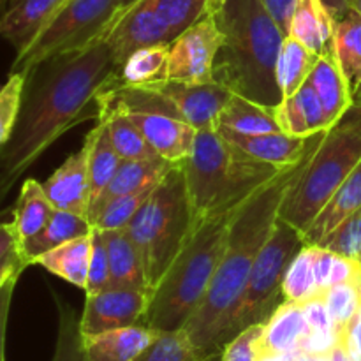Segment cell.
<instances>
[{
	"mask_svg": "<svg viewBox=\"0 0 361 361\" xmlns=\"http://www.w3.org/2000/svg\"><path fill=\"white\" fill-rule=\"evenodd\" d=\"M116 74L118 66L104 37L48 56L28 71L16 127L0 148V204L66 130L81 120L97 118L95 99L115 83Z\"/></svg>",
	"mask_w": 361,
	"mask_h": 361,
	"instance_id": "cell-1",
	"label": "cell"
},
{
	"mask_svg": "<svg viewBox=\"0 0 361 361\" xmlns=\"http://www.w3.org/2000/svg\"><path fill=\"white\" fill-rule=\"evenodd\" d=\"M323 137L298 162L282 168L254 192L233 217L217 274L200 309L183 328L203 358L226 348V334L254 263L277 224L282 203Z\"/></svg>",
	"mask_w": 361,
	"mask_h": 361,
	"instance_id": "cell-2",
	"label": "cell"
},
{
	"mask_svg": "<svg viewBox=\"0 0 361 361\" xmlns=\"http://www.w3.org/2000/svg\"><path fill=\"white\" fill-rule=\"evenodd\" d=\"M214 18L222 35L214 62L215 83L261 106L277 108L284 99L277 81L284 30L261 0H226Z\"/></svg>",
	"mask_w": 361,
	"mask_h": 361,
	"instance_id": "cell-3",
	"label": "cell"
},
{
	"mask_svg": "<svg viewBox=\"0 0 361 361\" xmlns=\"http://www.w3.org/2000/svg\"><path fill=\"white\" fill-rule=\"evenodd\" d=\"M238 208L212 215L194 226L189 242L152 291L141 324L155 331H178L185 328L217 274L229 226Z\"/></svg>",
	"mask_w": 361,
	"mask_h": 361,
	"instance_id": "cell-4",
	"label": "cell"
},
{
	"mask_svg": "<svg viewBox=\"0 0 361 361\" xmlns=\"http://www.w3.org/2000/svg\"><path fill=\"white\" fill-rule=\"evenodd\" d=\"M180 166L196 224L238 208L282 169L250 157L217 129L197 130L192 154Z\"/></svg>",
	"mask_w": 361,
	"mask_h": 361,
	"instance_id": "cell-5",
	"label": "cell"
},
{
	"mask_svg": "<svg viewBox=\"0 0 361 361\" xmlns=\"http://www.w3.org/2000/svg\"><path fill=\"white\" fill-rule=\"evenodd\" d=\"M194 226L185 175L175 164L126 228L140 250L150 295L189 242Z\"/></svg>",
	"mask_w": 361,
	"mask_h": 361,
	"instance_id": "cell-6",
	"label": "cell"
},
{
	"mask_svg": "<svg viewBox=\"0 0 361 361\" xmlns=\"http://www.w3.org/2000/svg\"><path fill=\"white\" fill-rule=\"evenodd\" d=\"M360 161V134L342 123L331 127L289 190L279 217L305 233Z\"/></svg>",
	"mask_w": 361,
	"mask_h": 361,
	"instance_id": "cell-7",
	"label": "cell"
},
{
	"mask_svg": "<svg viewBox=\"0 0 361 361\" xmlns=\"http://www.w3.org/2000/svg\"><path fill=\"white\" fill-rule=\"evenodd\" d=\"M305 245L303 233L279 217L247 279L226 334V344L245 328L267 323L277 307L286 302L282 293L286 271Z\"/></svg>",
	"mask_w": 361,
	"mask_h": 361,
	"instance_id": "cell-8",
	"label": "cell"
},
{
	"mask_svg": "<svg viewBox=\"0 0 361 361\" xmlns=\"http://www.w3.org/2000/svg\"><path fill=\"white\" fill-rule=\"evenodd\" d=\"M116 13L118 0H66L34 44L14 59L11 73H28L48 56L85 48L104 37Z\"/></svg>",
	"mask_w": 361,
	"mask_h": 361,
	"instance_id": "cell-9",
	"label": "cell"
},
{
	"mask_svg": "<svg viewBox=\"0 0 361 361\" xmlns=\"http://www.w3.org/2000/svg\"><path fill=\"white\" fill-rule=\"evenodd\" d=\"M222 35L212 13L168 44V80L183 83L214 81V62Z\"/></svg>",
	"mask_w": 361,
	"mask_h": 361,
	"instance_id": "cell-10",
	"label": "cell"
},
{
	"mask_svg": "<svg viewBox=\"0 0 361 361\" xmlns=\"http://www.w3.org/2000/svg\"><path fill=\"white\" fill-rule=\"evenodd\" d=\"M150 293L141 289L108 288L95 295H87L80 330L83 337L129 328L143 323Z\"/></svg>",
	"mask_w": 361,
	"mask_h": 361,
	"instance_id": "cell-11",
	"label": "cell"
},
{
	"mask_svg": "<svg viewBox=\"0 0 361 361\" xmlns=\"http://www.w3.org/2000/svg\"><path fill=\"white\" fill-rule=\"evenodd\" d=\"M116 66H122L130 53L148 46L169 44L168 30L162 25L154 0H137L126 13L116 16L104 35Z\"/></svg>",
	"mask_w": 361,
	"mask_h": 361,
	"instance_id": "cell-12",
	"label": "cell"
},
{
	"mask_svg": "<svg viewBox=\"0 0 361 361\" xmlns=\"http://www.w3.org/2000/svg\"><path fill=\"white\" fill-rule=\"evenodd\" d=\"M155 88L176 106L182 118L196 130L217 129L219 116L233 95L229 88L215 81L183 83L168 80Z\"/></svg>",
	"mask_w": 361,
	"mask_h": 361,
	"instance_id": "cell-13",
	"label": "cell"
},
{
	"mask_svg": "<svg viewBox=\"0 0 361 361\" xmlns=\"http://www.w3.org/2000/svg\"><path fill=\"white\" fill-rule=\"evenodd\" d=\"M66 0H11L0 18V35L23 55L55 18Z\"/></svg>",
	"mask_w": 361,
	"mask_h": 361,
	"instance_id": "cell-14",
	"label": "cell"
},
{
	"mask_svg": "<svg viewBox=\"0 0 361 361\" xmlns=\"http://www.w3.org/2000/svg\"><path fill=\"white\" fill-rule=\"evenodd\" d=\"M48 200L56 210L71 212L88 219L90 210V180H88V150L81 147L66 159L62 166L42 183Z\"/></svg>",
	"mask_w": 361,
	"mask_h": 361,
	"instance_id": "cell-15",
	"label": "cell"
},
{
	"mask_svg": "<svg viewBox=\"0 0 361 361\" xmlns=\"http://www.w3.org/2000/svg\"><path fill=\"white\" fill-rule=\"evenodd\" d=\"M217 130L226 140H229L236 147L242 148L245 154H249L250 157L277 166V168H286V166L298 162L328 133L326 130V133L314 134L310 137H296L289 136L282 130L267 134H238L222 129V127H217Z\"/></svg>",
	"mask_w": 361,
	"mask_h": 361,
	"instance_id": "cell-16",
	"label": "cell"
},
{
	"mask_svg": "<svg viewBox=\"0 0 361 361\" xmlns=\"http://www.w3.org/2000/svg\"><path fill=\"white\" fill-rule=\"evenodd\" d=\"M129 116L159 157L180 164L192 154L197 130L185 120L164 113H133Z\"/></svg>",
	"mask_w": 361,
	"mask_h": 361,
	"instance_id": "cell-17",
	"label": "cell"
},
{
	"mask_svg": "<svg viewBox=\"0 0 361 361\" xmlns=\"http://www.w3.org/2000/svg\"><path fill=\"white\" fill-rule=\"evenodd\" d=\"M335 21L323 0H296L289 34L312 49L317 56H335Z\"/></svg>",
	"mask_w": 361,
	"mask_h": 361,
	"instance_id": "cell-18",
	"label": "cell"
},
{
	"mask_svg": "<svg viewBox=\"0 0 361 361\" xmlns=\"http://www.w3.org/2000/svg\"><path fill=\"white\" fill-rule=\"evenodd\" d=\"M173 166H175V162L166 161L159 155L157 157L122 161L109 185L106 187L104 192L99 196V200L88 212V221L92 222L95 214L115 197L127 196V194L137 192V190L148 189V187H155L168 175Z\"/></svg>",
	"mask_w": 361,
	"mask_h": 361,
	"instance_id": "cell-19",
	"label": "cell"
},
{
	"mask_svg": "<svg viewBox=\"0 0 361 361\" xmlns=\"http://www.w3.org/2000/svg\"><path fill=\"white\" fill-rule=\"evenodd\" d=\"M275 116L282 133L296 137H310L330 130L324 109L309 81L291 97L282 99L275 108Z\"/></svg>",
	"mask_w": 361,
	"mask_h": 361,
	"instance_id": "cell-20",
	"label": "cell"
},
{
	"mask_svg": "<svg viewBox=\"0 0 361 361\" xmlns=\"http://www.w3.org/2000/svg\"><path fill=\"white\" fill-rule=\"evenodd\" d=\"M157 331L145 324L83 337L85 361H134Z\"/></svg>",
	"mask_w": 361,
	"mask_h": 361,
	"instance_id": "cell-21",
	"label": "cell"
},
{
	"mask_svg": "<svg viewBox=\"0 0 361 361\" xmlns=\"http://www.w3.org/2000/svg\"><path fill=\"white\" fill-rule=\"evenodd\" d=\"M102 236H104L109 261L108 288L141 289V291L150 293L140 250L127 229H104Z\"/></svg>",
	"mask_w": 361,
	"mask_h": 361,
	"instance_id": "cell-22",
	"label": "cell"
},
{
	"mask_svg": "<svg viewBox=\"0 0 361 361\" xmlns=\"http://www.w3.org/2000/svg\"><path fill=\"white\" fill-rule=\"evenodd\" d=\"M330 127H335L353 106V92L335 56H319L309 76Z\"/></svg>",
	"mask_w": 361,
	"mask_h": 361,
	"instance_id": "cell-23",
	"label": "cell"
},
{
	"mask_svg": "<svg viewBox=\"0 0 361 361\" xmlns=\"http://www.w3.org/2000/svg\"><path fill=\"white\" fill-rule=\"evenodd\" d=\"M309 331L310 328L307 324L302 303L286 300L264 323L259 342L261 355L264 353H300V345Z\"/></svg>",
	"mask_w": 361,
	"mask_h": 361,
	"instance_id": "cell-24",
	"label": "cell"
},
{
	"mask_svg": "<svg viewBox=\"0 0 361 361\" xmlns=\"http://www.w3.org/2000/svg\"><path fill=\"white\" fill-rule=\"evenodd\" d=\"M92 229H94V226L83 215H76L71 214V212L56 210L55 208L51 217H49L48 224L37 235L28 238L20 247V252L28 264H34V261L39 256L63 245V243L71 242V240L90 235Z\"/></svg>",
	"mask_w": 361,
	"mask_h": 361,
	"instance_id": "cell-25",
	"label": "cell"
},
{
	"mask_svg": "<svg viewBox=\"0 0 361 361\" xmlns=\"http://www.w3.org/2000/svg\"><path fill=\"white\" fill-rule=\"evenodd\" d=\"M361 208V161L360 164L353 169L351 175L345 178L337 189V192L331 196L326 207L319 212L312 224L309 226L303 238H305L307 245H316L319 243L328 233L334 231L344 219L355 214L356 210Z\"/></svg>",
	"mask_w": 361,
	"mask_h": 361,
	"instance_id": "cell-26",
	"label": "cell"
},
{
	"mask_svg": "<svg viewBox=\"0 0 361 361\" xmlns=\"http://www.w3.org/2000/svg\"><path fill=\"white\" fill-rule=\"evenodd\" d=\"M90 252H92V233L81 238L71 240L49 252L42 254L34 264H39L49 274L63 279L69 284L83 289L87 288L88 277V264H90Z\"/></svg>",
	"mask_w": 361,
	"mask_h": 361,
	"instance_id": "cell-27",
	"label": "cell"
},
{
	"mask_svg": "<svg viewBox=\"0 0 361 361\" xmlns=\"http://www.w3.org/2000/svg\"><path fill=\"white\" fill-rule=\"evenodd\" d=\"M83 145L88 150V180H90L92 208L113 180L116 169L122 164V159L116 154L115 147L109 140L106 123L102 120H97L94 129L87 134V140H85Z\"/></svg>",
	"mask_w": 361,
	"mask_h": 361,
	"instance_id": "cell-28",
	"label": "cell"
},
{
	"mask_svg": "<svg viewBox=\"0 0 361 361\" xmlns=\"http://www.w3.org/2000/svg\"><path fill=\"white\" fill-rule=\"evenodd\" d=\"M55 207L48 200L42 183L35 178H27L21 183L20 196L13 208V226L16 229L20 247L27 242L28 238L37 235L51 217Z\"/></svg>",
	"mask_w": 361,
	"mask_h": 361,
	"instance_id": "cell-29",
	"label": "cell"
},
{
	"mask_svg": "<svg viewBox=\"0 0 361 361\" xmlns=\"http://www.w3.org/2000/svg\"><path fill=\"white\" fill-rule=\"evenodd\" d=\"M168 81V44L148 46L130 53L120 66L116 85L155 88Z\"/></svg>",
	"mask_w": 361,
	"mask_h": 361,
	"instance_id": "cell-30",
	"label": "cell"
},
{
	"mask_svg": "<svg viewBox=\"0 0 361 361\" xmlns=\"http://www.w3.org/2000/svg\"><path fill=\"white\" fill-rule=\"evenodd\" d=\"M217 127L238 134H267L281 130L275 116V108H267L233 94L219 116Z\"/></svg>",
	"mask_w": 361,
	"mask_h": 361,
	"instance_id": "cell-31",
	"label": "cell"
},
{
	"mask_svg": "<svg viewBox=\"0 0 361 361\" xmlns=\"http://www.w3.org/2000/svg\"><path fill=\"white\" fill-rule=\"evenodd\" d=\"M335 59L351 87L353 95L361 85V16L348 9L335 21Z\"/></svg>",
	"mask_w": 361,
	"mask_h": 361,
	"instance_id": "cell-32",
	"label": "cell"
},
{
	"mask_svg": "<svg viewBox=\"0 0 361 361\" xmlns=\"http://www.w3.org/2000/svg\"><path fill=\"white\" fill-rule=\"evenodd\" d=\"M319 56L298 39L286 35L277 62V81L282 97H291L309 80Z\"/></svg>",
	"mask_w": 361,
	"mask_h": 361,
	"instance_id": "cell-33",
	"label": "cell"
},
{
	"mask_svg": "<svg viewBox=\"0 0 361 361\" xmlns=\"http://www.w3.org/2000/svg\"><path fill=\"white\" fill-rule=\"evenodd\" d=\"M97 120H102L106 123L109 140L122 161L157 157L155 150L148 145L147 137L143 136L140 127L130 120L129 115L118 111V109H101L97 113Z\"/></svg>",
	"mask_w": 361,
	"mask_h": 361,
	"instance_id": "cell-34",
	"label": "cell"
},
{
	"mask_svg": "<svg viewBox=\"0 0 361 361\" xmlns=\"http://www.w3.org/2000/svg\"><path fill=\"white\" fill-rule=\"evenodd\" d=\"M203 355L190 342L185 330L157 331L154 341L134 361H203Z\"/></svg>",
	"mask_w": 361,
	"mask_h": 361,
	"instance_id": "cell-35",
	"label": "cell"
},
{
	"mask_svg": "<svg viewBox=\"0 0 361 361\" xmlns=\"http://www.w3.org/2000/svg\"><path fill=\"white\" fill-rule=\"evenodd\" d=\"M282 293L288 302L303 303L321 295L316 284L312 261V245H305L293 259L282 282Z\"/></svg>",
	"mask_w": 361,
	"mask_h": 361,
	"instance_id": "cell-36",
	"label": "cell"
},
{
	"mask_svg": "<svg viewBox=\"0 0 361 361\" xmlns=\"http://www.w3.org/2000/svg\"><path fill=\"white\" fill-rule=\"evenodd\" d=\"M323 298L335 330L342 334L361 310V275L355 281L341 282L328 288L323 293Z\"/></svg>",
	"mask_w": 361,
	"mask_h": 361,
	"instance_id": "cell-37",
	"label": "cell"
},
{
	"mask_svg": "<svg viewBox=\"0 0 361 361\" xmlns=\"http://www.w3.org/2000/svg\"><path fill=\"white\" fill-rule=\"evenodd\" d=\"M154 6L171 42L204 14L210 13L208 0H154Z\"/></svg>",
	"mask_w": 361,
	"mask_h": 361,
	"instance_id": "cell-38",
	"label": "cell"
},
{
	"mask_svg": "<svg viewBox=\"0 0 361 361\" xmlns=\"http://www.w3.org/2000/svg\"><path fill=\"white\" fill-rule=\"evenodd\" d=\"M55 302L59 305V335L51 361H85L80 319L67 303L60 298H55Z\"/></svg>",
	"mask_w": 361,
	"mask_h": 361,
	"instance_id": "cell-39",
	"label": "cell"
},
{
	"mask_svg": "<svg viewBox=\"0 0 361 361\" xmlns=\"http://www.w3.org/2000/svg\"><path fill=\"white\" fill-rule=\"evenodd\" d=\"M154 189L155 187H148V189L137 190V192L127 194V196L115 197L95 214V217L92 219V226L102 229V231L104 229H126Z\"/></svg>",
	"mask_w": 361,
	"mask_h": 361,
	"instance_id": "cell-40",
	"label": "cell"
},
{
	"mask_svg": "<svg viewBox=\"0 0 361 361\" xmlns=\"http://www.w3.org/2000/svg\"><path fill=\"white\" fill-rule=\"evenodd\" d=\"M321 249L330 250L337 256L360 261L361 257V208L328 233L319 243Z\"/></svg>",
	"mask_w": 361,
	"mask_h": 361,
	"instance_id": "cell-41",
	"label": "cell"
},
{
	"mask_svg": "<svg viewBox=\"0 0 361 361\" xmlns=\"http://www.w3.org/2000/svg\"><path fill=\"white\" fill-rule=\"evenodd\" d=\"M27 73H9L6 83L0 87V148L9 141L23 101Z\"/></svg>",
	"mask_w": 361,
	"mask_h": 361,
	"instance_id": "cell-42",
	"label": "cell"
},
{
	"mask_svg": "<svg viewBox=\"0 0 361 361\" xmlns=\"http://www.w3.org/2000/svg\"><path fill=\"white\" fill-rule=\"evenodd\" d=\"M109 286V261H108V250H106L104 236L99 228L92 229V252H90V264H88V277H87V288L85 293L87 295H95Z\"/></svg>",
	"mask_w": 361,
	"mask_h": 361,
	"instance_id": "cell-43",
	"label": "cell"
},
{
	"mask_svg": "<svg viewBox=\"0 0 361 361\" xmlns=\"http://www.w3.org/2000/svg\"><path fill=\"white\" fill-rule=\"evenodd\" d=\"M264 324H252L240 331L231 342L222 349V361H257L261 356V335Z\"/></svg>",
	"mask_w": 361,
	"mask_h": 361,
	"instance_id": "cell-44",
	"label": "cell"
},
{
	"mask_svg": "<svg viewBox=\"0 0 361 361\" xmlns=\"http://www.w3.org/2000/svg\"><path fill=\"white\" fill-rule=\"evenodd\" d=\"M302 305H303V312H305L307 324H309L310 330L337 331L334 326V321H331V317H330V312H328V307H326V303H324L323 295L314 296V298L303 302Z\"/></svg>",
	"mask_w": 361,
	"mask_h": 361,
	"instance_id": "cell-45",
	"label": "cell"
},
{
	"mask_svg": "<svg viewBox=\"0 0 361 361\" xmlns=\"http://www.w3.org/2000/svg\"><path fill=\"white\" fill-rule=\"evenodd\" d=\"M20 277L11 279L6 284V288L0 291V361H6V331H7V319H9L11 302H13L14 289H16Z\"/></svg>",
	"mask_w": 361,
	"mask_h": 361,
	"instance_id": "cell-46",
	"label": "cell"
},
{
	"mask_svg": "<svg viewBox=\"0 0 361 361\" xmlns=\"http://www.w3.org/2000/svg\"><path fill=\"white\" fill-rule=\"evenodd\" d=\"M264 7L268 9V13L274 16V20L277 21L279 27L284 30V34H289V25H291L293 13H295L296 0H261Z\"/></svg>",
	"mask_w": 361,
	"mask_h": 361,
	"instance_id": "cell-47",
	"label": "cell"
},
{
	"mask_svg": "<svg viewBox=\"0 0 361 361\" xmlns=\"http://www.w3.org/2000/svg\"><path fill=\"white\" fill-rule=\"evenodd\" d=\"M20 252V240L13 222H0V264L9 261Z\"/></svg>",
	"mask_w": 361,
	"mask_h": 361,
	"instance_id": "cell-48",
	"label": "cell"
},
{
	"mask_svg": "<svg viewBox=\"0 0 361 361\" xmlns=\"http://www.w3.org/2000/svg\"><path fill=\"white\" fill-rule=\"evenodd\" d=\"M341 341L348 349L353 361H361V310L342 331Z\"/></svg>",
	"mask_w": 361,
	"mask_h": 361,
	"instance_id": "cell-49",
	"label": "cell"
},
{
	"mask_svg": "<svg viewBox=\"0 0 361 361\" xmlns=\"http://www.w3.org/2000/svg\"><path fill=\"white\" fill-rule=\"evenodd\" d=\"M30 264L23 259L21 254H16L14 257H11L9 261H6L4 264H0V291L6 288L7 282L14 277H21V274L25 271V268H28Z\"/></svg>",
	"mask_w": 361,
	"mask_h": 361,
	"instance_id": "cell-50",
	"label": "cell"
},
{
	"mask_svg": "<svg viewBox=\"0 0 361 361\" xmlns=\"http://www.w3.org/2000/svg\"><path fill=\"white\" fill-rule=\"evenodd\" d=\"M338 123L351 127L353 130H356V133L361 136V104L353 102V106L349 108V111L342 116V120Z\"/></svg>",
	"mask_w": 361,
	"mask_h": 361,
	"instance_id": "cell-51",
	"label": "cell"
},
{
	"mask_svg": "<svg viewBox=\"0 0 361 361\" xmlns=\"http://www.w3.org/2000/svg\"><path fill=\"white\" fill-rule=\"evenodd\" d=\"M298 353H264L257 361H296Z\"/></svg>",
	"mask_w": 361,
	"mask_h": 361,
	"instance_id": "cell-52",
	"label": "cell"
},
{
	"mask_svg": "<svg viewBox=\"0 0 361 361\" xmlns=\"http://www.w3.org/2000/svg\"><path fill=\"white\" fill-rule=\"evenodd\" d=\"M330 361H353L351 356H349L348 349H345V345L342 344V341H338V344L331 349Z\"/></svg>",
	"mask_w": 361,
	"mask_h": 361,
	"instance_id": "cell-53",
	"label": "cell"
},
{
	"mask_svg": "<svg viewBox=\"0 0 361 361\" xmlns=\"http://www.w3.org/2000/svg\"><path fill=\"white\" fill-rule=\"evenodd\" d=\"M323 2L326 4L328 9L334 13L335 18H338L342 13L348 11V0H323Z\"/></svg>",
	"mask_w": 361,
	"mask_h": 361,
	"instance_id": "cell-54",
	"label": "cell"
},
{
	"mask_svg": "<svg viewBox=\"0 0 361 361\" xmlns=\"http://www.w3.org/2000/svg\"><path fill=\"white\" fill-rule=\"evenodd\" d=\"M296 361H330V355H309V353H298Z\"/></svg>",
	"mask_w": 361,
	"mask_h": 361,
	"instance_id": "cell-55",
	"label": "cell"
},
{
	"mask_svg": "<svg viewBox=\"0 0 361 361\" xmlns=\"http://www.w3.org/2000/svg\"><path fill=\"white\" fill-rule=\"evenodd\" d=\"M136 2H137V0H118V13H116V16H120L122 13H126V11L129 9L130 6H134Z\"/></svg>",
	"mask_w": 361,
	"mask_h": 361,
	"instance_id": "cell-56",
	"label": "cell"
},
{
	"mask_svg": "<svg viewBox=\"0 0 361 361\" xmlns=\"http://www.w3.org/2000/svg\"><path fill=\"white\" fill-rule=\"evenodd\" d=\"M226 0H208V11H210L212 14L217 13L219 9L222 7V4H224Z\"/></svg>",
	"mask_w": 361,
	"mask_h": 361,
	"instance_id": "cell-57",
	"label": "cell"
},
{
	"mask_svg": "<svg viewBox=\"0 0 361 361\" xmlns=\"http://www.w3.org/2000/svg\"><path fill=\"white\" fill-rule=\"evenodd\" d=\"M348 9L355 11L361 16V0H348Z\"/></svg>",
	"mask_w": 361,
	"mask_h": 361,
	"instance_id": "cell-58",
	"label": "cell"
},
{
	"mask_svg": "<svg viewBox=\"0 0 361 361\" xmlns=\"http://www.w3.org/2000/svg\"><path fill=\"white\" fill-rule=\"evenodd\" d=\"M203 361H222V353H215V355L207 356Z\"/></svg>",
	"mask_w": 361,
	"mask_h": 361,
	"instance_id": "cell-59",
	"label": "cell"
},
{
	"mask_svg": "<svg viewBox=\"0 0 361 361\" xmlns=\"http://www.w3.org/2000/svg\"><path fill=\"white\" fill-rule=\"evenodd\" d=\"M353 101H355L356 104H361V85H360L358 90L355 92V95H353Z\"/></svg>",
	"mask_w": 361,
	"mask_h": 361,
	"instance_id": "cell-60",
	"label": "cell"
},
{
	"mask_svg": "<svg viewBox=\"0 0 361 361\" xmlns=\"http://www.w3.org/2000/svg\"><path fill=\"white\" fill-rule=\"evenodd\" d=\"M2 6H4V0H0V18H2V13H4Z\"/></svg>",
	"mask_w": 361,
	"mask_h": 361,
	"instance_id": "cell-61",
	"label": "cell"
},
{
	"mask_svg": "<svg viewBox=\"0 0 361 361\" xmlns=\"http://www.w3.org/2000/svg\"><path fill=\"white\" fill-rule=\"evenodd\" d=\"M358 263H360V267H361V257H360V261H358Z\"/></svg>",
	"mask_w": 361,
	"mask_h": 361,
	"instance_id": "cell-62",
	"label": "cell"
}]
</instances>
